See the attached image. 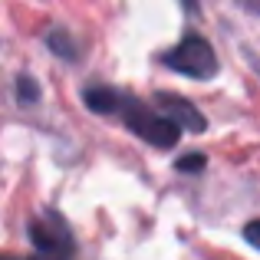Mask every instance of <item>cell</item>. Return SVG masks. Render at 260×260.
Masks as SVG:
<instances>
[{
	"label": "cell",
	"mask_w": 260,
	"mask_h": 260,
	"mask_svg": "<svg viewBox=\"0 0 260 260\" xmlns=\"http://www.w3.org/2000/svg\"><path fill=\"white\" fill-rule=\"evenodd\" d=\"M244 241H247L250 247L260 250V217H257V221H247V228H244Z\"/></svg>",
	"instance_id": "obj_8"
},
{
	"label": "cell",
	"mask_w": 260,
	"mask_h": 260,
	"mask_svg": "<svg viewBox=\"0 0 260 260\" xmlns=\"http://www.w3.org/2000/svg\"><path fill=\"white\" fill-rule=\"evenodd\" d=\"M83 99H86V106L99 115H109V112L119 115V106H122V92L119 89H109V86H89L83 92Z\"/></svg>",
	"instance_id": "obj_5"
},
{
	"label": "cell",
	"mask_w": 260,
	"mask_h": 260,
	"mask_svg": "<svg viewBox=\"0 0 260 260\" xmlns=\"http://www.w3.org/2000/svg\"><path fill=\"white\" fill-rule=\"evenodd\" d=\"M254 66H257V70H260V59H254Z\"/></svg>",
	"instance_id": "obj_11"
},
{
	"label": "cell",
	"mask_w": 260,
	"mask_h": 260,
	"mask_svg": "<svg viewBox=\"0 0 260 260\" xmlns=\"http://www.w3.org/2000/svg\"><path fill=\"white\" fill-rule=\"evenodd\" d=\"M0 260H46V257H0Z\"/></svg>",
	"instance_id": "obj_10"
},
{
	"label": "cell",
	"mask_w": 260,
	"mask_h": 260,
	"mask_svg": "<svg viewBox=\"0 0 260 260\" xmlns=\"http://www.w3.org/2000/svg\"><path fill=\"white\" fill-rule=\"evenodd\" d=\"M161 63H165L168 70L188 76V79H211L217 73L214 46L204 37H198V33H188L178 46H172L168 53H161Z\"/></svg>",
	"instance_id": "obj_2"
},
{
	"label": "cell",
	"mask_w": 260,
	"mask_h": 260,
	"mask_svg": "<svg viewBox=\"0 0 260 260\" xmlns=\"http://www.w3.org/2000/svg\"><path fill=\"white\" fill-rule=\"evenodd\" d=\"M17 95H20V106H30V102L40 99V89H37V83H33V76H20Z\"/></svg>",
	"instance_id": "obj_7"
},
{
	"label": "cell",
	"mask_w": 260,
	"mask_h": 260,
	"mask_svg": "<svg viewBox=\"0 0 260 260\" xmlns=\"http://www.w3.org/2000/svg\"><path fill=\"white\" fill-rule=\"evenodd\" d=\"M46 43H50V50H53V53H59L63 59H76V43L70 40V33H66V30H53V33H46Z\"/></svg>",
	"instance_id": "obj_6"
},
{
	"label": "cell",
	"mask_w": 260,
	"mask_h": 260,
	"mask_svg": "<svg viewBox=\"0 0 260 260\" xmlns=\"http://www.w3.org/2000/svg\"><path fill=\"white\" fill-rule=\"evenodd\" d=\"M178 168L181 172H198V168H204V155H188V158L178 161Z\"/></svg>",
	"instance_id": "obj_9"
},
{
	"label": "cell",
	"mask_w": 260,
	"mask_h": 260,
	"mask_svg": "<svg viewBox=\"0 0 260 260\" xmlns=\"http://www.w3.org/2000/svg\"><path fill=\"white\" fill-rule=\"evenodd\" d=\"M119 119L132 135H139L142 142H148L155 148H175L178 139H181V128L175 122H168L155 106H145V102L128 99V95H122Z\"/></svg>",
	"instance_id": "obj_1"
},
{
	"label": "cell",
	"mask_w": 260,
	"mask_h": 260,
	"mask_svg": "<svg viewBox=\"0 0 260 260\" xmlns=\"http://www.w3.org/2000/svg\"><path fill=\"white\" fill-rule=\"evenodd\" d=\"M30 241L46 260H63L76 250L70 224H66L56 211H43V214L33 217L30 221Z\"/></svg>",
	"instance_id": "obj_3"
},
{
	"label": "cell",
	"mask_w": 260,
	"mask_h": 260,
	"mask_svg": "<svg viewBox=\"0 0 260 260\" xmlns=\"http://www.w3.org/2000/svg\"><path fill=\"white\" fill-rule=\"evenodd\" d=\"M155 106L158 112L165 115L168 122H175L181 132H191V135H201L208 128V119L201 115V109L194 102H188L184 95H175V92H158L155 95Z\"/></svg>",
	"instance_id": "obj_4"
}]
</instances>
